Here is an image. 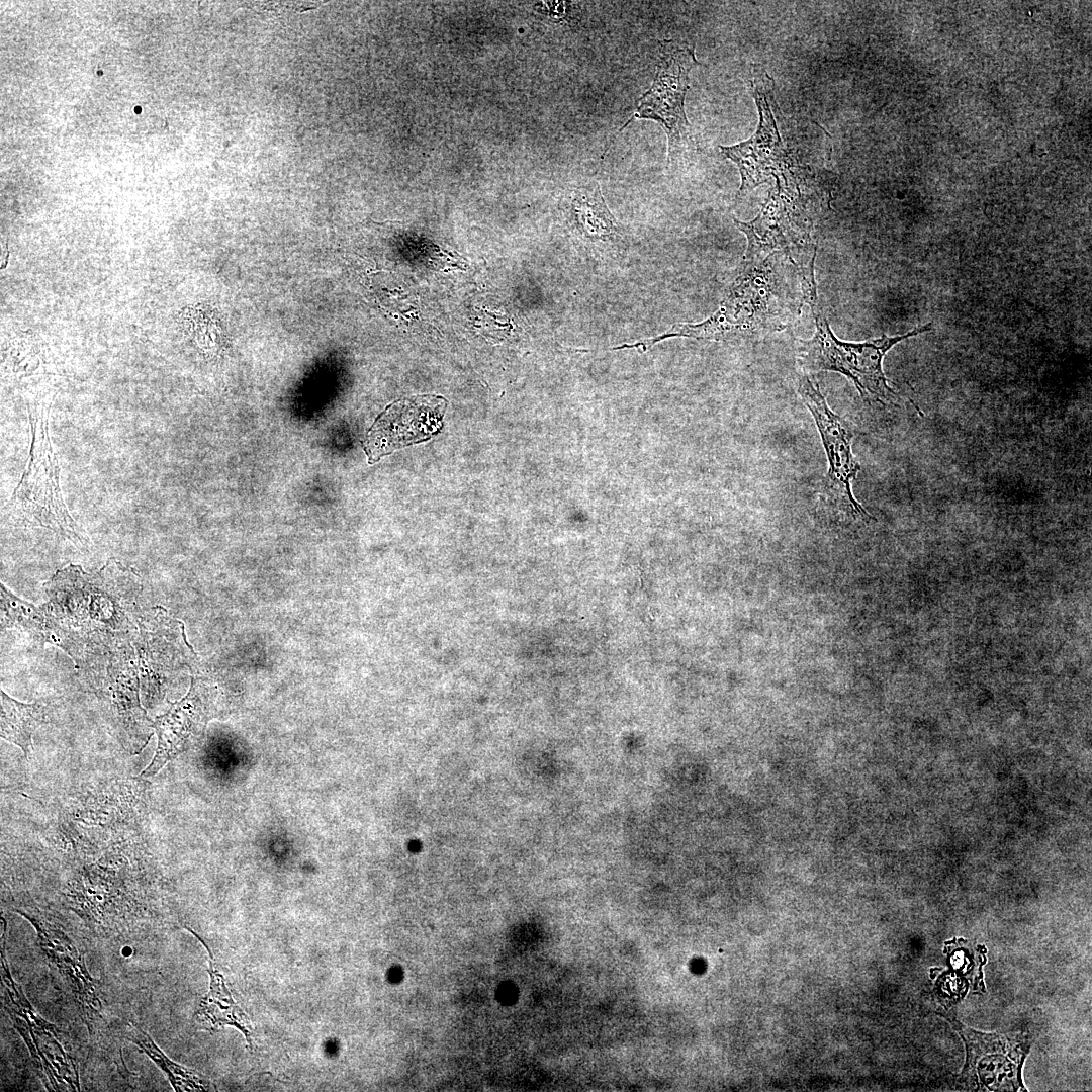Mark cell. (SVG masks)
I'll list each match as a JSON object with an SVG mask.
<instances>
[{
    "instance_id": "obj_1",
    "label": "cell",
    "mask_w": 1092,
    "mask_h": 1092,
    "mask_svg": "<svg viewBox=\"0 0 1092 1092\" xmlns=\"http://www.w3.org/2000/svg\"><path fill=\"white\" fill-rule=\"evenodd\" d=\"M804 303H817L797 264L783 252L744 255L739 275L719 309L699 324H682V337L713 341L757 339L792 326Z\"/></svg>"
},
{
    "instance_id": "obj_2",
    "label": "cell",
    "mask_w": 1092,
    "mask_h": 1092,
    "mask_svg": "<svg viewBox=\"0 0 1092 1092\" xmlns=\"http://www.w3.org/2000/svg\"><path fill=\"white\" fill-rule=\"evenodd\" d=\"M816 330L809 340H798L800 365L810 371H835L848 377L867 401L885 404L897 397L883 371V359L899 342L933 330V324L914 328L896 336L882 335L864 342H845L834 336L826 316L816 303L811 307Z\"/></svg>"
},
{
    "instance_id": "obj_3",
    "label": "cell",
    "mask_w": 1092,
    "mask_h": 1092,
    "mask_svg": "<svg viewBox=\"0 0 1092 1092\" xmlns=\"http://www.w3.org/2000/svg\"><path fill=\"white\" fill-rule=\"evenodd\" d=\"M32 444L23 476L9 502V510L21 520L50 529L75 546L88 542L64 504L59 484V464L49 435V406L29 408Z\"/></svg>"
},
{
    "instance_id": "obj_4",
    "label": "cell",
    "mask_w": 1092,
    "mask_h": 1092,
    "mask_svg": "<svg viewBox=\"0 0 1092 1092\" xmlns=\"http://www.w3.org/2000/svg\"><path fill=\"white\" fill-rule=\"evenodd\" d=\"M805 195L794 177L778 178L759 214L747 222L734 219V223L746 236L745 255L783 252L797 264L808 282L816 284V245L811 236L812 219Z\"/></svg>"
},
{
    "instance_id": "obj_5",
    "label": "cell",
    "mask_w": 1092,
    "mask_h": 1092,
    "mask_svg": "<svg viewBox=\"0 0 1092 1092\" xmlns=\"http://www.w3.org/2000/svg\"><path fill=\"white\" fill-rule=\"evenodd\" d=\"M656 73L650 87L639 97L633 116L621 130L635 119L659 123L667 135V159L673 162L692 141V126L686 110V94L690 89V73L699 62L695 48L663 39L659 42Z\"/></svg>"
},
{
    "instance_id": "obj_6",
    "label": "cell",
    "mask_w": 1092,
    "mask_h": 1092,
    "mask_svg": "<svg viewBox=\"0 0 1092 1092\" xmlns=\"http://www.w3.org/2000/svg\"><path fill=\"white\" fill-rule=\"evenodd\" d=\"M798 391L814 418L829 464L820 492L821 502L853 518L871 519L852 494L851 484L860 471V464L851 451L853 432L850 424L828 406L817 382L805 374L799 378Z\"/></svg>"
},
{
    "instance_id": "obj_7",
    "label": "cell",
    "mask_w": 1092,
    "mask_h": 1092,
    "mask_svg": "<svg viewBox=\"0 0 1092 1092\" xmlns=\"http://www.w3.org/2000/svg\"><path fill=\"white\" fill-rule=\"evenodd\" d=\"M760 120L751 139L734 146H720L721 154L739 169L741 186L737 198L746 195L771 176L784 175L788 159L772 114V80L764 71L754 70L751 79Z\"/></svg>"
},
{
    "instance_id": "obj_8",
    "label": "cell",
    "mask_w": 1092,
    "mask_h": 1092,
    "mask_svg": "<svg viewBox=\"0 0 1092 1092\" xmlns=\"http://www.w3.org/2000/svg\"><path fill=\"white\" fill-rule=\"evenodd\" d=\"M446 406L447 401L437 395H421L388 405L366 435L363 448L369 462L438 434Z\"/></svg>"
},
{
    "instance_id": "obj_9",
    "label": "cell",
    "mask_w": 1092,
    "mask_h": 1092,
    "mask_svg": "<svg viewBox=\"0 0 1092 1092\" xmlns=\"http://www.w3.org/2000/svg\"><path fill=\"white\" fill-rule=\"evenodd\" d=\"M33 925L38 945L46 958L67 979L70 987L88 1017L99 1011L101 1002L97 983L86 968L83 956L66 933L40 914L28 910H15Z\"/></svg>"
},
{
    "instance_id": "obj_10",
    "label": "cell",
    "mask_w": 1092,
    "mask_h": 1092,
    "mask_svg": "<svg viewBox=\"0 0 1092 1092\" xmlns=\"http://www.w3.org/2000/svg\"><path fill=\"white\" fill-rule=\"evenodd\" d=\"M193 679L189 693L172 704L163 715L152 723L158 737V745L152 762L141 774L156 775L168 761L186 750L200 732L205 718V690Z\"/></svg>"
},
{
    "instance_id": "obj_11",
    "label": "cell",
    "mask_w": 1092,
    "mask_h": 1092,
    "mask_svg": "<svg viewBox=\"0 0 1092 1092\" xmlns=\"http://www.w3.org/2000/svg\"><path fill=\"white\" fill-rule=\"evenodd\" d=\"M194 934L205 946L208 952L210 983L208 993L201 999L195 1017L211 1029L231 1025L238 1028L246 1037L250 1046L252 1025L247 1014L237 1005L228 989L224 978L216 968L215 961L210 948L205 941L193 930Z\"/></svg>"
},
{
    "instance_id": "obj_12",
    "label": "cell",
    "mask_w": 1092,
    "mask_h": 1092,
    "mask_svg": "<svg viewBox=\"0 0 1092 1092\" xmlns=\"http://www.w3.org/2000/svg\"><path fill=\"white\" fill-rule=\"evenodd\" d=\"M12 1019L14 1027L26 1042L36 1067L48 1078L54 1089L59 1090L58 1082H62L70 1086L72 1090L79 1091L75 1064L58 1041V1030L30 1028L20 1018L26 1029L17 1019Z\"/></svg>"
},
{
    "instance_id": "obj_13",
    "label": "cell",
    "mask_w": 1092,
    "mask_h": 1092,
    "mask_svg": "<svg viewBox=\"0 0 1092 1092\" xmlns=\"http://www.w3.org/2000/svg\"><path fill=\"white\" fill-rule=\"evenodd\" d=\"M0 588L2 627L18 628L29 632L43 642L54 643L65 649L69 648L67 637L41 609L17 598L2 583Z\"/></svg>"
},
{
    "instance_id": "obj_14",
    "label": "cell",
    "mask_w": 1092,
    "mask_h": 1092,
    "mask_svg": "<svg viewBox=\"0 0 1092 1092\" xmlns=\"http://www.w3.org/2000/svg\"><path fill=\"white\" fill-rule=\"evenodd\" d=\"M44 716L43 703H21L1 690V738L20 747L27 760L33 748V733L44 722Z\"/></svg>"
},
{
    "instance_id": "obj_15",
    "label": "cell",
    "mask_w": 1092,
    "mask_h": 1092,
    "mask_svg": "<svg viewBox=\"0 0 1092 1092\" xmlns=\"http://www.w3.org/2000/svg\"><path fill=\"white\" fill-rule=\"evenodd\" d=\"M572 213L580 233L590 241H607L621 232V226L609 210L600 185L579 189L572 201Z\"/></svg>"
},
{
    "instance_id": "obj_16",
    "label": "cell",
    "mask_w": 1092,
    "mask_h": 1092,
    "mask_svg": "<svg viewBox=\"0 0 1092 1092\" xmlns=\"http://www.w3.org/2000/svg\"><path fill=\"white\" fill-rule=\"evenodd\" d=\"M127 1038L148 1055L167 1075L175 1091L208 1090V1084L201 1076L170 1060L143 1029L130 1025Z\"/></svg>"
}]
</instances>
